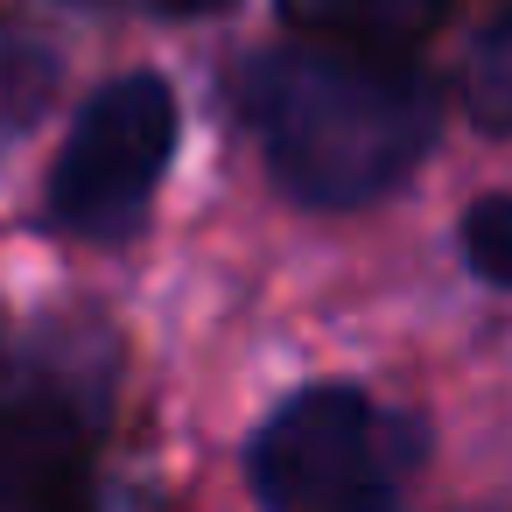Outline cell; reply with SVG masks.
Returning <instances> with one entry per match:
<instances>
[{"instance_id": "ba28073f", "label": "cell", "mask_w": 512, "mask_h": 512, "mask_svg": "<svg viewBox=\"0 0 512 512\" xmlns=\"http://www.w3.org/2000/svg\"><path fill=\"white\" fill-rule=\"evenodd\" d=\"M505 197H477L463 218V260L484 288H512V253H505Z\"/></svg>"}, {"instance_id": "6da1fadb", "label": "cell", "mask_w": 512, "mask_h": 512, "mask_svg": "<svg viewBox=\"0 0 512 512\" xmlns=\"http://www.w3.org/2000/svg\"><path fill=\"white\" fill-rule=\"evenodd\" d=\"M232 99L281 197L309 211H358L407 183L442 120L414 64L337 36L253 50Z\"/></svg>"}, {"instance_id": "5b68a950", "label": "cell", "mask_w": 512, "mask_h": 512, "mask_svg": "<svg viewBox=\"0 0 512 512\" xmlns=\"http://www.w3.org/2000/svg\"><path fill=\"white\" fill-rule=\"evenodd\" d=\"M281 15L302 36H337V43H372V50H400L421 29H435L442 0H281Z\"/></svg>"}, {"instance_id": "52a82bcc", "label": "cell", "mask_w": 512, "mask_h": 512, "mask_svg": "<svg viewBox=\"0 0 512 512\" xmlns=\"http://www.w3.org/2000/svg\"><path fill=\"white\" fill-rule=\"evenodd\" d=\"M470 120L484 134H505L512 120V57H505V22H484L470 50Z\"/></svg>"}, {"instance_id": "9c48e42d", "label": "cell", "mask_w": 512, "mask_h": 512, "mask_svg": "<svg viewBox=\"0 0 512 512\" xmlns=\"http://www.w3.org/2000/svg\"><path fill=\"white\" fill-rule=\"evenodd\" d=\"M148 8H155V15H218L225 0H148Z\"/></svg>"}, {"instance_id": "7a4b0ae2", "label": "cell", "mask_w": 512, "mask_h": 512, "mask_svg": "<svg viewBox=\"0 0 512 512\" xmlns=\"http://www.w3.org/2000/svg\"><path fill=\"white\" fill-rule=\"evenodd\" d=\"M428 463V428L358 386H309L267 414L246 449V477L274 512L393 505Z\"/></svg>"}, {"instance_id": "8992f818", "label": "cell", "mask_w": 512, "mask_h": 512, "mask_svg": "<svg viewBox=\"0 0 512 512\" xmlns=\"http://www.w3.org/2000/svg\"><path fill=\"white\" fill-rule=\"evenodd\" d=\"M57 50L15 22H0V148H15L36 134V120L57 99Z\"/></svg>"}, {"instance_id": "3957f363", "label": "cell", "mask_w": 512, "mask_h": 512, "mask_svg": "<svg viewBox=\"0 0 512 512\" xmlns=\"http://www.w3.org/2000/svg\"><path fill=\"white\" fill-rule=\"evenodd\" d=\"M183 113L162 71H127L71 120V141L50 169V225L78 239H120L141 225L169 155H176Z\"/></svg>"}, {"instance_id": "277c9868", "label": "cell", "mask_w": 512, "mask_h": 512, "mask_svg": "<svg viewBox=\"0 0 512 512\" xmlns=\"http://www.w3.org/2000/svg\"><path fill=\"white\" fill-rule=\"evenodd\" d=\"M71 463V421L50 400H0V498H36Z\"/></svg>"}]
</instances>
